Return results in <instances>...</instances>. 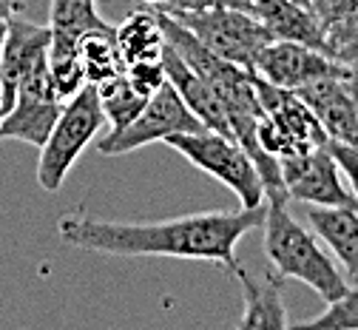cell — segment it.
Segmentation results:
<instances>
[{
	"mask_svg": "<svg viewBox=\"0 0 358 330\" xmlns=\"http://www.w3.org/2000/svg\"><path fill=\"white\" fill-rule=\"evenodd\" d=\"M264 205L239 211H199L162 222H114L85 214H63L57 219V237L80 251L103 256H171L210 262L234 273L239 265L236 245L250 231L262 228Z\"/></svg>",
	"mask_w": 358,
	"mask_h": 330,
	"instance_id": "6da1fadb",
	"label": "cell"
},
{
	"mask_svg": "<svg viewBox=\"0 0 358 330\" xmlns=\"http://www.w3.org/2000/svg\"><path fill=\"white\" fill-rule=\"evenodd\" d=\"M264 254L271 270L282 279H299L324 302L338 299L350 282L341 268L322 251L316 233L307 231L290 211L287 202H267L264 208Z\"/></svg>",
	"mask_w": 358,
	"mask_h": 330,
	"instance_id": "7a4b0ae2",
	"label": "cell"
},
{
	"mask_svg": "<svg viewBox=\"0 0 358 330\" xmlns=\"http://www.w3.org/2000/svg\"><path fill=\"white\" fill-rule=\"evenodd\" d=\"M106 114L100 106V91L94 83H85L74 97H69L40 146L37 160V182L43 191L57 194L66 177L71 174L74 163L83 157V151L97 139V134L106 128Z\"/></svg>",
	"mask_w": 358,
	"mask_h": 330,
	"instance_id": "3957f363",
	"label": "cell"
},
{
	"mask_svg": "<svg viewBox=\"0 0 358 330\" xmlns=\"http://www.w3.org/2000/svg\"><path fill=\"white\" fill-rule=\"evenodd\" d=\"M165 143L182 154L194 168L205 171L208 177L219 179L225 188L236 194L242 208H259L264 205V182L256 171V163L250 154L231 137H222L210 128L202 131H182L171 134Z\"/></svg>",
	"mask_w": 358,
	"mask_h": 330,
	"instance_id": "277c9868",
	"label": "cell"
},
{
	"mask_svg": "<svg viewBox=\"0 0 358 330\" xmlns=\"http://www.w3.org/2000/svg\"><path fill=\"white\" fill-rule=\"evenodd\" d=\"M202 120L185 106V100L179 97V91L165 80L145 103V109L134 117L122 128H108L97 139V151L103 157H120L131 154L143 146L151 143H165L171 134H182V131H202Z\"/></svg>",
	"mask_w": 358,
	"mask_h": 330,
	"instance_id": "5b68a950",
	"label": "cell"
},
{
	"mask_svg": "<svg viewBox=\"0 0 358 330\" xmlns=\"http://www.w3.org/2000/svg\"><path fill=\"white\" fill-rule=\"evenodd\" d=\"M194 32L213 55L253 71L259 52L273 40L264 23L242 9H205V12H165Z\"/></svg>",
	"mask_w": 358,
	"mask_h": 330,
	"instance_id": "8992f818",
	"label": "cell"
},
{
	"mask_svg": "<svg viewBox=\"0 0 358 330\" xmlns=\"http://www.w3.org/2000/svg\"><path fill=\"white\" fill-rule=\"evenodd\" d=\"M330 143V139H327ZM287 197L301 205H330V208H358L355 194L344 185L341 171L327 146L307 149L279 160Z\"/></svg>",
	"mask_w": 358,
	"mask_h": 330,
	"instance_id": "52a82bcc",
	"label": "cell"
},
{
	"mask_svg": "<svg viewBox=\"0 0 358 330\" xmlns=\"http://www.w3.org/2000/svg\"><path fill=\"white\" fill-rule=\"evenodd\" d=\"M63 109V100L52 88L49 69L26 77L17 85L12 109L0 120V139H17V143L40 149Z\"/></svg>",
	"mask_w": 358,
	"mask_h": 330,
	"instance_id": "ba28073f",
	"label": "cell"
},
{
	"mask_svg": "<svg viewBox=\"0 0 358 330\" xmlns=\"http://www.w3.org/2000/svg\"><path fill=\"white\" fill-rule=\"evenodd\" d=\"M253 71L267 83L296 91L313 80L347 74V66H341L338 60H333L319 49H313V46H304L296 40H271L259 52Z\"/></svg>",
	"mask_w": 358,
	"mask_h": 330,
	"instance_id": "9c48e42d",
	"label": "cell"
},
{
	"mask_svg": "<svg viewBox=\"0 0 358 330\" xmlns=\"http://www.w3.org/2000/svg\"><path fill=\"white\" fill-rule=\"evenodd\" d=\"M49 43H52V29L31 23L26 18L12 15L3 32V46H0V66H3V114L12 109L17 85L49 69Z\"/></svg>",
	"mask_w": 358,
	"mask_h": 330,
	"instance_id": "30bf717a",
	"label": "cell"
},
{
	"mask_svg": "<svg viewBox=\"0 0 358 330\" xmlns=\"http://www.w3.org/2000/svg\"><path fill=\"white\" fill-rule=\"evenodd\" d=\"M347 74L322 77L296 88V94L307 103V109L316 114L327 137L336 143H358V106Z\"/></svg>",
	"mask_w": 358,
	"mask_h": 330,
	"instance_id": "8fae6325",
	"label": "cell"
},
{
	"mask_svg": "<svg viewBox=\"0 0 358 330\" xmlns=\"http://www.w3.org/2000/svg\"><path fill=\"white\" fill-rule=\"evenodd\" d=\"M253 88H256V97H259L264 114L290 137V143L296 146V151L327 146V139H330L327 131L322 128L316 114L307 109V103L299 97L296 91L267 83L256 71H253Z\"/></svg>",
	"mask_w": 358,
	"mask_h": 330,
	"instance_id": "7c38bea8",
	"label": "cell"
},
{
	"mask_svg": "<svg viewBox=\"0 0 358 330\" xmlns=\"http://www.w3.org/2000/svg\"><path fill=\"white\" fill-rule=\"evenodd\" d=\"M234 273L242 285V299H245V310L234 324L236 330H285V327H290L287 308L282 299V285H285L282 276H276L273 270L253 276L242 265H236Z\"/></svg>",
	"mask_w": 358,
	"mask_h": 330,
	"instance_id": "4fadbf2b",
	"label": "cell"
},
{
	"mask_svg": "<svg viewBox=\"0 0 358 330\" xmlns=\"http://www.w3.org/2000/svg\"><path fill=\"white\" fill-rule=\"evenodd\" d=\"M162 66H165L168 83L179 91V97L185 100V106L202 120V125L234 139V131H231V123H228V114H225V106H222V100H219V94L210 88V83H205L182 57H179L168 43L162 49Z\"/></svg>",
	"mask_w": 358,
	"mask_h": 330,
	"instance_id": "5bb4252c",
	"label": "cell"
},
{
	"mask_svg": "<svg viewBox=\"0 0 358 330\" xmlns=\"http://www.w3.org/2000/svg\"><path fill=\"white\" fill-rule=\"evenodd\" d=\"M307 225L333 251L350 285H358V208L304 205Z\"/></svg>",
	"mask_w": 358,
	"mask_h": 330,
	"instance_id": "9a60e30c",
	"label": "cell"
},
{
	"mask_svg": "<svg viewBox=\"0 0 358 330\" xmlns=\"http://www.w3.org/2000/svg\"><path fill=\"white\" fill-rule=\"evenodd\" d=\"M253 15L273 34V40H296L327 55L324 26L319 23L310 0H253Z\"/></svg>",
	"mask_w": 358,
	"mask_h": 330,
	"instance_id": "2e32d148",
	"label": "cell"
},
{
	"mask_svg": "<svg viewBox=\"0 0 358 330\" xmlns=\"http://www.w3.org/2000/svg\"><path fill=\"white\" fill-rule=\"evenodd\" d=\"M111 23L103 20L97 0H52L49 9V29H52V43L49 55H71L80 52V40L94 32L106 29Z\"/></svg>",
	"mask_w": 358,
	"mask_h": 330,
	"instance_id": "e0dca14e",
	"label": "cell"
},
{
	"mask_svg": "<svg viewBox=\"0 0 358 330\" xmlns=\"http://www.w3.org/2000/svg\"><path fill=\"white\" fill-rule=\"evenodd\" d=\"M114 37L125 66L140 60H159L165 49V37L151 6L131 12L120 26H114Z\"/></svg>",
	"mask_w": 358,
	"mask_h": 330,
	"instance_id": "ac0fdd59",
	"label": "cell"
},
{
	"mask_svg": "<svg viewBox=\"0 0 358 330\" xmlns=\"http://www.w3.org/2000/svg\"><path fill=\"white\" fill-rule=\"evenodd\" d=\"M80 60L85 69V80L88 83H103L108 77H117L125 71L122 55L117 49V37H114V26L106 29H94L80 40Z\"/></svg>",
	"mask_w": 358,
	"mask_h": 330,
	"instance_id": "d6986e66",
	"label": "cell"
},
{
	"mask_svg": "<svg viewBox=\"0 0 358 330\" xmlns=\"http://www.w3.org/2000/svg\"><path fill=\"white\" fill-rule=\"evenodd\" d=\"M94 85L100 91V106H103L106 123L111 128L128 125L134 117H137L145 109V103H148L145 94H140L137 88L131 85V80L125 77V71L117 74V77H108L103 83H94Z\"/></svg>",
	"mask_w": 358,
	"mask_h": 330,
	"instance_id": "ffe728a7",
	"label": "cell"
},
{
	"mask_svg": "<svg viewBox=\"0 0 358 330\" xmlns=\"http://www.w3.org/2000/svg\"><path fill=\"white\" fill-rule=\"evenodd\" d=\"M324 49L341 66L358 60V6L324 29Z\"/></svg>",
	"mask_w": 358,
	"mask_h": 330,
	"instance_id": "44dd1931",
	"label": "cell"
},
{
	"mask_svg": "<svg viewBox=\"0 0 358 330\" xmlns=\"http://www.w3.org/2000/svg\"><path fill=\"white\" fill-rule=\"evenodd\" d=\"M301 327H322V330H358V285L347 288L338 299L327 302V308L301 322Z\"/></svg>",
	"mask_w": 358,
	"mask_h": 330,
	"instance_id": "7402d4cb",
	"label": "cell"
},
{
	"mask_svg": "<svg viewBox=\"0 0 358 330\" xmlns=\"http://www.w3.org/2000/svg\"><path fill=\"white\" fill-rule=\"evenodd\" d=\"M125 77L131 80V85L137 88L140 94H145V97H151V94L168 80V77H165L162 57H159V60H140V63L125 66Z\"/></svg>",
	"mask_w": 358,
	"mask_h": 330,
	"instance_id": "603a6c76",
	"label": "cell"
},
{
	"mask_svg": "<svg viewBox=\"0 0 358 330\" xmlns=\"http://www.w3.org/2000/svg\"><path fill=\"white\" fill-rule=\"evenodd\" d=\"M162 12H205V9H242L253 15V0H165Z\"/></svg>",
	"mask_w": 358,
	"mask_h": 330,
	"instance_id": "cb8c5ba5",
	"label": "cell"
},
{
	"mask_svg": "<svg viewBox=\"0 0 358 330\" xmlns=\"http://www.w3.org/2000/svg\"><path fill=\"white\" fill-rule=\"evenodd\" d=\"M327 149H330V154H333L341 177H347L350 191L358 200V143H336V139H330Z\"/></svg>",
	"mask_w": 358,
	"mask_h": 330,
	"instance_id": "d4e9b609",
	"label": "cell"
},
{
	"mask_svg": "<svg viewBox=\"0 0 358 330\" xmlns=\"http://www.w3.org/2000/svg\"><path fill=\"white\" fill-rule=\"evenodd\" d=\"M310 6H313V12H316L319 23L327 29L330 23H336L344 15H350L358 6V0H310Z\"/></svg>",
	"mask_w": 358,
	"mask_h": 330,
	"instance_id": "484cf974",
	"label": "cell"
},
{
	"mask_svg": "<svg viewBox=\"0 0 358 330\" xmlns=\"http://www.w3.org/2000/svg\"><path fill=\"white\" fill-rule=\"evenodd\" d=\"M17 12H20V0H0V29H3L9 23V18Z\"/></svg>",
	"mask_w": 358,
	"mask_h": 330,
	"instance_id": "4316f807",
	"label": "cell"
},
{
	"mask_svg": "<svg viewBox=\"0 0 358 330\" xmlns=\"http://www.w3.org/2000/svg\"><path fill=\"white\" fill-rule=\"evenodd\" d=\"M347 69H350V74H347L350 77V88H352V97H355V106H358V60L350 63Z\"/></svg>",
	"mask_w": 358,
	"mask_h": 330,
	"instance_id": "83f0119b",
	"label": "cell"
},
{
	"mask_svg": "<svg viewBox=\"0 0 358 330\" xmlns=\"http://www.w3.org/2000/svg\"><path fill=\"white\" fill-rule=\"evenodd\" d=\"M3 32H6V26L0 29V46H3ZM0 120H3V66H0ZM3 143V139H0Z\"/></svg>",
	"mask_w": 358,
	"mask_h": 330,
	"instance_id": "f1b7e54d",
	"label": "cell"
},
{
	"mask_svg": "<svg viewBox=\"0 0 358 330\" xmlns=\"http://www.w3.org/2000/svg\"><path fill=\"white\" fill-rule=\"evenodd\" d=\"M145 6H159V4H165V0H143Z\"/></svg>",
	"mask_w": 358,
	"mask_h": 330,
	"instance_id": "f546056e",
	"label": "cell"
}]
</instances>
